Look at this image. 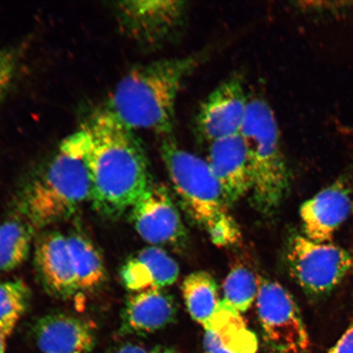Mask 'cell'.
Masks as SVG:
<instances>
[{
	"label": "cell",
	"mask_w": 353,
	"mask_h": 353,
	"mask_svg": "<svg viewBox=\"0 0 353 353\" xmlns=\"http://www.w3.org/2000/svg\"><path fill=\"white\" fill-rule=\"evenodd\" d=\"M83 130L92 208L105 219H119L153 183L147 157L132 130L108 110Z\"/></svg>",
	"instance_id": "6da1fadb"
},
{
	"label": "cell",
	"mask_w": 353,
	"mask_h": 353,
	"mask_svg": "<svg viewBox=\"0 0 353 353\" xmlns=\"http://www.w3.org/2000/svg\"><path fill=\"white\" fill-rule=\"evenodd\" d=\"M203 59L195 54L137 66L118 83L108 110L132 130L170 138L181 88Z\"/></svg>",
	"instance_id": "7a4b0ae2"
},
{
	"label": "cell",
	"mask_w": 353,
	"mask_h": 353,
	"mask_svg": "<svg viewBox=\"0 0 353 353\" xmlns=\"http://www.w3.org/2000/svg\"><path fill=\"white\" fill-rule=\"evenodd\" d=\"M86 151V134L82 129L61 143L54 157L22 190L20 217L34 231L70 219L90 200Z\"/></svg>",
	"instance_id": "3957f363"
},
{
	"label": "cell",
	"mask_w": 353,
	"mask_h": 353,
	"mask_svg": "<svg viewBox=\"0 0 353 353\" xmlns=\"http://www.w3.org/2000/svg\"><path fill=\"white\" fill-rule=\"evenodd\" d=\"M241 134L248 153L256 208L272 213L288 194L290 174L276 118L266 101L250 99Z\"/></svg>",
	"instance_id": "277c9868"
},
{
	"label": "cell",
	"mask_w": 353,
	"mask_h": 353,
	"mask_svg": "<svg viewBox=\"0 0 353 353\" xmlns=\"http://www.w3.org/2000/svg\"><path fill=\"white\" fill-rule=\"evenodd\" d=\"M172 186L183 208L207 232L229 214L228 203L206 159L180 148L165 138L161 145Z\"/></svg>",
	"instance_id": "5b68a950"
},
{
	"label": "cell",
	"mask_w": 353,
	"mask_h": 353,
	"mask_svg": "<svg viewBox=\"0 0 353 353\" xmlns=\"http://www.w3.org/2000/svg\"><path fill=\"white\" fill-rule=\"evenodd\" d=\"M257 311L265 342L274 353H311L301 313L289 291L278 282L259 276Z\"/></svg>",
	"instance_id": "8992f818"
},
{
	"label": "cell",
	"mask_w": 353,
	"mask_h": 353,
	"mask_svg": "<svg viewBox=\"0 0 353 353\" xmlns=\"http://www.w3.org/2000/svg\"><path fill=\"white\" fill-rule=\"evenodd\" d=\"M288 263L291 275L307 293L327 294L353 269V255L332 242H317L305 236L290 241Z\"/></svg>",
	"instance_id": "52a82bcc"
},
{
	"label": "cell",
	"mask_w": 353,
	"mask_h": 353,
	"mask_svg": "<svg viewBox=\"0 0 353 353\" xmlns=\"http://www.w3.org/2000/svg\"><path fill=\"white\" fill-rule=\"evenodd\" d=\"M249 103L242 78L235 74L227 79L199 109L196 123L199 136L209 144L241 134Z\"/></svg>",
	"instance_id": "ba28073f"
},
{
	"label": "cell",
	"mask_w": 353,
	"mask_h": 353,
	"mask_svg": "<svg viewBox=\"0 0 353 353\" xmlns=\"http://www.w3.org/2000/svg\"><path fill=\"white\" fill-rule=\"evenodd\" d=\"M131 221L139 235L154 246H176L187 232L169 190L152 183L131 208Z\"/></svg>",
	"instance_id": "9c48e42d"
},
{
	"label": "cell",
	"mask_w": 353,
	"mask_h": 353,
	"mask_svg": "<svg viewBox=\"0 0 353 353\" xmlns=\"http://www.w3.org/2000/svg\"><path fill=\"white\" fill-rule=\"evenodd\" d=\"M125 28L137 41L158 46L169 41L183 28L187 15L184 1L139 0L119 3Z\"/></svg>",
	"instance_id": "30bf717a"
},
{
	"label": "cell",
	"mask_w": 353,
	"mask_h": 353,
	"mask_svg": "<svg viewBox=\"0 0 353 353\" xmlns=\"http://www.w3.org/2000/svg\"><path fill=\"white\" fill-rule=\"evenodd\" d=\"M352 209L350 190L341 181L321 190L300 208L305 236L317 242H332L335 233L350 217Z\"/></svg>",
	"instance_id": "8fae6325"
},
{
	"label": "cell",
	"mask_w": 353,
	"mask_h": 353,
	"mask_svg": "<svg viewBox=\"0 0 353 353\" xmlns=\"http://www.w3.org/2000/svg\"><path fill=\"white\" fill-rule=\"evenodd\" d=\"M206 161L223 190L228 205L251 192L252 174L241 134L209 143Z\"/></svg>",
	"instance_id": "7c38bea8"
},
{
	"label": "cell",
	"mask_w": 353,
	"mask_h": 353,
	"mask_svg": "<svg viewBox=\"0 0 353 353\" xmlns=\"http://www.w3.org/2000/svg\"><path fill=\"white\" fill-rule=\"evenodd\" d=\"M34 264L48 293L69 299L78 292L68 236L59 232L43 233L34 247Z\"/></svg>",
	"instance_id": "4fadbf2b"
},
{
	"label": "cell",
	"mask_w": 353,
	"mask_h": 353,
	"mask_svg": "<svg viewBox=\"0 0 353 353\" xmlns=\"http://www.w3.org/2000/svg\"><path fill=\"white\" fill-rule=\"evenodd\" d=\"M33 335L42 353H90L96 344L90 324L64 313L41 317L34 325Z\"/></svg>",
	"instance_id": "5bb4252c"
},
{
	"label": "cell",
	"mask_w": 353,
	"mask_h": 353,
	"mask_svg": "<svg viewBox=\"0 0 353 353\" xmlns=\"http://www.w3.org/2000/svg\"><path fill=\"white\" fill-rule=\"evenodd\" d=\"M176 312L174 298L165 290L132 293L123 307L119 334L144 336L157 332L175 321Z\"/></svg>",
	"instance_id": "9a60e30c"
},
{
	"label": "cell",
	"mask_w": 353,
	"mask_h": 353,
	"mask_svg": "<svg viewBox=\"0 0 353 353\" xmlns=\"http://www.w3.org/2000/svg\"><path fill=\"white\" fill-rule=\"evenodd\" d=\"M179 268L175 260L157 246L148 247L123 263L121 277L131 293L162 290L178 279Z\"/></svg>",
	"instance_id": "2e32d148"
},
{
	"label": "cell",
	"mask_w": 353,
	"mask_h": 353,
	"mask_svg": "<svg viewBox=\"0 0 353 353\" xmlns=\"http://www.w3.org/2000/svg\"><path fill=\"white\" fill-rule=\"evenodd\" d=\"M204 328L218 336L224 347L232 353L257 352V337L247 327L241 312L224 299L220 300Z\"/></svg>",
	"instance_id": "e0dca14e"
},
{
	"label": "cell",
	"mask_w": 353,
	"mask_h": 353,
	"mask_svg": "<svg viewBox=\"0 0 353 353\" xmlns=\"http://www.w3.org/2000/svg\"><path fill=\"white\" fill-rule=\"evenodd\" d=\"M68 240L79 290L99 288L107 277L103 259L99 250L81 233L70 234Z\"/></svg>",
	"instance_id": "ac0fdd59"
},
{
	"label": "cell",
	"mask_w": 353,
	"mask_h": 353,
	"mask_svg": "<svg viewBox=\"0 0 353 353\" xmlns=\"http://www.w3.org/2000/svg\"><path fill=\"white\" fill-rule=\"evenodd\" d=\"M182 291L189 314L204 327L220 302L214 278L207 272H192L185 278Z\"/></svg>",
	"instance_id": "d6986e66"
},
{
	"label": "cell",
	"mask_w": 353,
	"mask_h": 353,
	"mask_svg": "<svg viewBox=\"0 0 353 353\" xmlns=\"http://www.w3.org/2000/svg\"><path fill=\"white\" fill-rule=\"evenodd\" d=\"M33 232L21 217L0 223V273L14 270L26 261L32 247Z\"/></svg>",
	"instance_id": "ffe728a7"
},
{
	"label": "cell",
	"mask_w": 353,
	"mask_h": 353,
	"mask_svg": "<svg viewBox=\"0 0 353 353\" xmlns=\"http://www.w3.org/2000/svg\"><path fill=\"white\" fill-rule=\"evenodd\" d=\"M30 301V290L21 280L0 282V333L7 339L14 332Z\"/></svg>",
	"instance_id": "44dd1931"
},
{
	"label": "cell",
	"mask_w": 353,
	"mask_h": 353,
	"mask_svg": "<svg viewBox=\"0 0 353 353\" xmlns=\"http://www.w3.org/2000/svg\"><path fill=\"white\" fill-rule=\"evenodd\" d=\"M223 290L225 301L245 312L257 299L259 277L245 267L234 268L224 280Z\"/></svg>",
	"instance_id": "7402d4cb"
},
{
	"label": "cell",
	"mask_w": 353,
	"mask_h": 353,
	"mask_svg": "<svg viewBox=\"0 0 353 353\" xmlns=\"http://www.w3.org/2000/svg\"><path fill=\"white\" fill-rule=\"evenodd\" d=\"M212 242L217 246H230L240 241L241 233L236 221L228 215L208 232Z\"/></svg>",
	"instance_id": "603a6c76"
},
{
	"label": "cell",
	"mask_w": 353,
	"mask_h": 353,
	"mask_svg": "<svg viewBox=\"0 0 353 353\" xmlns=\"http://www.w3.org/2000/svg\"><path fill=\"white\" fill-rule=\"evenodd\" d=\"M327 353H353V319Z\"/></svg>",
	"instance_id": "cb8c5ba5"
},
{
	"label": "cell",
	"mask_w": 353,
	"mask_h": 353,
	"mask_svg": "<svg viewBox=\"0 0 353 353\" xmlns=\"http://www.w3.org/2000/svg\"><path fill=\"white\" fill-rule=\"evenodd\" d=\"M203 343L205 353H232L225 347L218 336L210 331L205 330Z\"/></svg>",
	"instance_id": "d4e9b609"
},
{
	"label": "cell",
	"mask_w": 353,
	"mask_h": 353,
	"mask_svg": "<svg viewBox=\"0 0 353 353\" xmlns=\"http://www.w3.org/2000/svg\"><path fill=\"white\" fill-rule=\"evenodd\" d=\"M12 77V68L7 56L0 52V95L6 91Z\"/></svg>",
	"instance_id": "484cf974"
},
{
	"label": "cell",
	"mask_w": 353,
	"mask_h": 353,
	"mask_svg": "<svg viewBox=\"0 0 353 353\" xmlns=\"http://www.w3.org/2000/svg\"><path fill=\"white\" fill-rule=\"evenodd\" d=\"M109 353H150V352H148L145 347L139 345V344L127 343L114 347Z\"/></svg>",
	"instance_id": "4316f807"
},
{
	"label": "cell",
	"mask_w": 353,
	"mask_h": 353,
	"mask_svg": "<svg viewBox=\"0 0 353 353\" xmlns=\"http://www.w3.org/2000/svg\"><path fill=\"white\" fill-rule=\"evenodd\" d=\"M150 353H179L174 348L165 346H157Z\"/></svg>",
	"instance_id": "83f0119b"
},
{
	"label": "cell",
	"mask_w": 353,
	"mask_h": 353,
	"mask_svg": "<svg viewBox=\"0 0 353 353\" xmlns=\"http://www.w3.org/2000/svg\"><path fill=\"white\" fill-rule=\"evenodd\" d=\"M7 338L0 333V353L6 352Z\"/></svg>",
	"instance_id": "f1b7e54d"
}]
</instances>
